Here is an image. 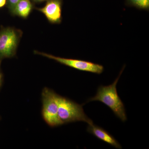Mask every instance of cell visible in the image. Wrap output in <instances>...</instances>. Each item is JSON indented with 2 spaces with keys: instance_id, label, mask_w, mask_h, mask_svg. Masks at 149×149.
Instances as JSON below:
<instances>
[{
  "instance_id": "7",
  "label": "cell",
  "mask_w": 149,
  "mask_h": 149,
  "mask_svg": "<svg viewBox=\"0 0 149 149\" xmlns=\"http://www.w3.org/2000/svg\"><path fill=\"white\" fill-rule=\"evenodd\" d=\"M87 131L95 136L97 139L109 144L117 149H121L122 147L117 140L108 132L102 127L92 123L89 124Z\"/></svg>"
},
{
  "instance_id": "12",
  "label": "cell",
  "mask_w": 149,
  "mask_h": 149,
  "mask_svg": "<svg viewBox=\"0 0 149 149\" xmlns=\"http://www.w3.org/2000/svg\"><path fill=\"white\" fill-rule=\"evenodd\" d=\"M2 80V75L1 74V72H0V86H1V83Z\"/></svg>"
},
{
  "instance_id": "10",
  "label": "cell",
  "mask_w": 149,
  "mask_h": 149,
  "mask_svg": "<svg viewBox=\"0 0 149 149\" xmlns=\"http://www.w3.org/2000/svg\"><path fill=\"white\" fill-rule=\"evenodd\" d=\"M20 0H8V6L11 11H12L15 5Z\"/></svg>"
},
{
  "instance_id": "11",
  "label": "cell",
  "mask_w": 149,
  "mask_h": 149,
  "mask_svg": "<svg viewBox=\"0 0 149 149\" xmlns=\"http://www.w3.org/2000/svg\"><path fill=\"white\" fill-rule=\"evenodd\" d=\"M6 0H0V8L2 7L6 4Z\"/></svg>"
},
{
  "instance_id": "5",
  "label": "cell",
  "mask_w": 149,
  "mask_h": 149,
  "mask_svg": "<svg viewBox=\"0 0 149 149\" xmlns=\"http://www.w3.org/2000/svg\"><path fill=\"white\" fill-rule=\"evenodd\" d=\"M18 37L14 29L7 28L0 32V57L12 56L16 51Z\"/></svg>"
},
{
  "instance_id": "8",
  "label": "cell",
  "mask_w": 149,
  "mask_h": 149,
  "mask_svg": "<svg viewBox=\"0 0 149 149\" xmlns=\"http://www.w3.org/2000/svg\"><path fill=\"white\" fill-rule=\"evenodd\" d=\"M32 8L29 0H20L15 5L12 12L18 16L26 18L30 13Z\"/></svg>"
},
{
  "instance_id": "6",
  "label": "cell",
  "mask_w": 149,
  "mask_h": 149,
  "mask_svg": "<svg viewBox=\"0 0 149 149\" xmlns=\"http://www.w3.org/2000/svg\"><path fill=\"white\" fill-rule=\"evenodd\" d=\"M39 11L44 14L50 22L54 24L61 23L62 19L61 3L60 0H50Z\"/></svg>"
},
{
  "instance_id": "9",
  "label": "cell",
  "mask_w": 149,
  "mask_h": 149,
  "mask_svg": "<svg viewBox=\"0 0 149 149\" xmlns=\"http://www.w3.org/2000/svg\"><path fill=\"white\" fill-rule=\"evenodd\" d=\"M130 5L141 10H149V0H128Z\"/></svg>"
},
{
  "instance_id": "4",
  "label": "cell",
  "mask_w": 149,
  "mask_h": 149,
  "mask_svg": "<svg viewBox=\"0 0 149 149\" xmlns=\"http://www.w3.org/2000/svg\"><path fill=\"white\" fill-rule=\"evenodd\" d=\"M35 53V54L45 57L54 60L61 64L80 71L98 74H101L104 71V68L103 65L94 63L92 62L74 59L63 58L36 51Z\"/></svg>"
},
{
  "instance_id": "3",
  "label": "cell",
  "mask_w": 149,
  "mask_h": 149,
  "mask_svg": "<svg viewBox=\"0 0 149 149\" xmlns=\"http://www.w3.org/2000/svg\"><path fill=\"white\" fill-rule=\"evenodd\" d=\"M57 94L47 88L42 93V115L44 120L52 127L63 125L58 116Z\"/></svg>"
},
{
  "instance_id": "13",
  "label": "cell",
  "mask_w": 149,
  "mask_h": 149,
  "mask_svg": "<svg viewBox=\"0 0 149 149\" xmlns=\"http://www.w3.org/2000/svg\"><path fill=\"white\" fill-rule=\"evenodd\" d=\"M35 1L37 2H41L43 1H46V0H35Z\"/></svg>"
},
{
  "instance_id": "1",
  "label": "cell",
  "mask_w": 149,
  "mask_h": 149,
  "mask_svg": "<svg viewBox=\"0 0 149 149\" xmlns=\"http://www.w3.org/2000/svg\"><path fill=\"white\" fill-rule=\"evenodd\" d=\"M125 67V65L123 67L118 77L112 84L108 86L100 85L98 88L96 95L88 99L85 103L93 101L101 102L109 107L123 122L127 120V116L124 104L118 94L116 85Z\"/></svg>"
},
{
  "instance_id": "2",
  "label": "cell",
  "mask_w": 149,
  "mask_h": 149,
  "mask_svg": "<svg viewBox=\"0 0 149 149\" xmlns=\"http://www.w3.org/2000/svg\"><path fill=\"white\" fill-rule=\"evenodd\" d=\"M57 102L58 117L62 124L77 121H83L88 125L93 123L84 112L82 105L58 95Z\"/></svg>"
}]
</instances>
